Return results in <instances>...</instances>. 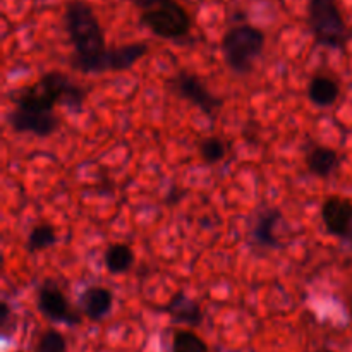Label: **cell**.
<instances>
[{
	"label": "cell",
	"mask_w": 352,
	"mask_h": 352,
	"mask_svg": "<svg viewBox=\"0 0 352 352\" xmlns=\"http://www.w3.org/2000/svg\"><path fill=\"white\" fill-rule=\"evenodd\" d=\"M12 100L17 107H30L47 112H55L57 105L79 112L85 107L86 89L76 85L64 72L50 71L33 85L17 89Z\"/></svg>",
	"instance_id": "6da1fadb"
},
{
	"label": "cell",
	"mask_w": 352,
	"mask_h": 352,
	"mask_svg": "<svg viewBox=\"0 0 352 352\" xmlns=\"http://www.w3.org/2000/svg\"><path fill=\"white\" fill-rule=\"evenodd\" d=\"M64 28L74 54L71 62H81L105 54V33L98 16L86 0H69L64 7Z\"/></svg>",
	"instance_id": "7a4b0ae2"
},
{
	"label": "cell",
	"mask_w": 352,
	"mask_h": 352,
	"mask_svg": "<svg viewBox=\"0 0 352 352\" xmlns=\"http://www.w3.org/2000/svg\"><path fill=\"white\" fill-rule=\"evenodd\" d=\"M267 36L253 24H237L229 28L220 40L223 60L234 74L246 76L253 71L254 62L263 54Z\"/></svg>",
	"instance_id": "3957f363"
},
{
	"label": "cell",
	"mask_w": 352,
	"mask_h": 352,
	"mask_svg": "<svg viewBox=\"0 0 352 352\" xmlns=\"http://www.w3.org/2000/svg\"><path fill=\"white\" fill-rule=\"evenodd\" d=\"M306 23L316 45L344 50L352 38L339 7V0H308Z\"/></svg>",
	"instance_id": "277c9868"
},
{
	"label": "cell",
	"mask_w": 352,
	"mask_h": 352,
	"mask_svg": "<svg viewBox=\"0 0 352 352\" xmlns=\"http://www.w3.org/2000/svg\"><path fill=\"white\" fill-rule=\"evenodd\" d=\"M140 21L155 36L164 40H181L192 30L191 12L177 0L143 10Z\"/></svg>",
	"instance_id": "5b68a950"
},
{
	"label": "cell",
	"mask_w": 352,
	"mask_h": 352,
	"mask_svg": "<svg viewBox=\"0 0 352 352\" xmlns=\"http://www.w3.org/2000/svg\"><path fill=\"white\" fill-rule=\"evenodd\" d=\"M150 47L143 41H134V43L119 45V47L107 48L105 54L98 55L95 58L81 62H71L72 69L82 74H102V72H120L127 71L138 64V60L148 54Z\"/></svg>",
	"instance_id": "8992f818"
},
{
	"label": "cell",
	"mask_w": 352,
	"mask_h": 352,
	"mask_svg": "<svg viewBox=\"0 0 352 352\" xmlns=\"http://www.w3.org/2000/svg\"><path fill=\"white\" fill-rule=\"evenodd\" d=\"M172 91L181 98L188 100L195 107H198L205 116L215 117V113L222 109V100L210 91L208 85L191 71H179L168 81Z\"/></svg>",
	"instance_id": "52a82bcc"
},
{
	"label": "cell",
	"mask_w": 352,
	"mask_h": 352,
	"mask_svg": "<svg viewBox=\"0 0 352 352\" xmlns=\"http://www.w3.org/2000/svg\"><path fill=\"white\" fill-rule=\"evenodd\" d=\"M60 117L55 112L30 109V107H14L9 113V126L17 134H34L47 138L60 127Z\"/></svg>",
	"instance_id": "ba28073f"
},
{
	"label": "cell",
	"mask_w": 352,
	"mask_h": 352,
	"mask_svg": "<svg viewBox=\"0 0 352 352\" xmlns=\"http://www.w3.org/2000/svg\"><path fill=\"white\" fill-rule=\"evenodd\" d=\"M36 306L41 315L47 316L48 320L57 323H65V325H79L81 323V315L69 305L64 292L57 287V284L47 280L38 289Z\"/></svg>",
	"instance_id": "9c48e42d"
},
{
	"label": "cell",
	"mask_w": 352,
	"mask_h": 352,
	"mask_svg": "<svg viewBox=\"0 0 352 352\" xmlns=\"http://www.w3.org/2000/svg\"><path fill=\"white\" fill-rule=\"evenodd\" d=\"M282 219H284V215L277 206H263V208L258 210L251 220L250 232H248L251 244L263 248V250L280 248V241H278L275 230H277V226Z\"/></svg>",
	"instance_id": "30bf717a"
},
{
	"label": "cell",
	"mask_w": 352,
	"mask_h": 352,
	"mask_svg": "<svg viewBox=\"0 0 352 352\" xmlns=\"http://www.w3.org/2000/svg\"><path fill=\"white\" fill-rule=\"evenodd\" d=\"M322 220L327 232L346 239L352 226V201L346 196L332 195L322 205Z\"/></svg>",
	"instance_id": "8fae6325"
},
{
	"label": "cell",
	"mask_w": 352,
	"mask_h": 352,
	"mask_svg": "<svg viewBox=\"0 0 352 352\" xmlns=\"http://www.w3.org/2000/svg\"><path fill=\"white\" fill-rule=\"evenodd\" d=\"M164 311L170 316V320L179 325H188L191 329L199 327L203 322V309L196 299L186 294L184 291H177L167 302Z\"/></svg>",
	"instance_id": "7c38bea8"
},
{
	"label": "cell",
	"mask_w": 352,
	"mask_h": 352,
	"mask_svg": "<svg viewBox=\"0 0 352 352\" xmlns=\"http://www.w3.org/2000/svg\"><path fill=\"white\" fill-rule=\"evenodd\" d=\"M79 305H81L82 311L89 320L100 322L112 311L113 296L103 285H89L82 291L81 298H79Z\"/></svg>",
	"instance_id": "4fadbf2b"
},
{
	"label": "cell",
	"mask_w": 352,
	"mask_h": 352,
	"mask_svg": "<svg viewBox=\"0 0 352 352\" xmlns=\"http://www.w3.org/2000/svg\"><path fill=\"white\" fill-rule=\"evenodd\" d=\"M305 164L309 174L316 177L327 179L333 175V172L340 165V155L333 148L323 146V144H313L311 148L306 150Z\"/></svg>",
	"instance_id": "5bb4252c"
},
{
	"label": "cell",
	"mask_w": 352,
	"mask_h": 352,
	"mask_svg": "<svg viewBox=\"0 0 352 352\" xmlns=\"http://www.w3.org/2000/svg\"><path fill=\"white\" fill-rule=\"evenodd\" d=\"M308 96L313 105L320 107V109H329L339 100L340 86L332 76L318 72V74L309 79Z\"/></svg>",
	"instance_id": "9a60e30c"
},
{
	"label": "cell",
	"mask_w": 352,
	"mask_h": 352,
	"mask_svg": "<svg viewBox=\"0 0 352 352\" xmlns=\"http://www.w3.org/2000/svg\"><path fill=\"white\" fill-rule=\"evenodd\" d=\"M105 268L112 275H120L129 270L134 263V251L126 243H112L107 246L103 254Z\"/></svg>",
	"instance_id": "2e32d148"
},
{
	"label": "cell",
	"mask_w": 352,
	"mask_h": 352,
	"mask_svg": "<svg viewBox=\"0 0 352 352\" xmlns=\"http://www.w3.org/2000/svg\"><path fill=\"white\" fill-rule=\"evenodd\" d=\"M57 243V232L55 227L50 223H38L31 229L30 236H28L26 250L30 253H40V251L48 250Z\"/></svg>",
	"instance_id": "e0dca14e"
},
{
	"label": "cell",
	"mask_w": 352,
	"mask_h": 352,
	"mask_svg": "<svg viewBox=\"0 0 352 352\" xmlns=\"http://www.w3.org/2000/svg\"><path fill=\"white\" fill-rule=\"evenodd\" d=\"M199 157L205 164L215 165L222 162L227 155V144L219 136H206L199 141Z\"/></svg>",
	"instance_id": "ac0fdd59"
},
{
	"label": "cell",
	"mask_w": 352,
	"mask_h": 352,
	"mask_svg": "<svg viewBox=\"0 0 352 352\" xmlns=\"http://www.w3.org/2000/svg\"><path fill=\"white\" fill-rule=\"evenodd\" d=\"M172 352H208V346L192 330H177L172 339Z\"/></svg>",
	"instance_id": "d6986e66"
},
{
	"label": "cell",
	"mask_w": 352,
	"mask_h": 352,
	"mask_svg": "<svg viewBox=\"0 0 352 352\" xmlns=\"http://www.w3.org/2000/svg\"><path fill=\"white\" fill-rule=\"evenodd\" d=\"M36 352H67L65 337L55 329L45 330L38 339Z\"/></svg>",
	"instance_id": "ffe728a7"
},
{
	"label": "cell",
	"mask_w": 352,
	"mask_h": 352,
	"mask_svg": "<svg viewBox=\"0 0 352 352\" xmlns=\"http://www.w3.org/2000/svg\"><path fill=\"white\" fill-rule=\"evenodd\" d=\"M127 2H131L136 9H140L143 12V10L153 9V7L162 6L165 2H172V0H127Z\"/></svg>",
	"instance_id": "44dd1931"
},
{
	"label": "cell",
	"mask_w": 352,
	"mask_h": 352,
	"mask_svg": "<svg viewBox=\"0 0 352 352\" xmlns=\"http://www.w3.org/2000/svg\"><path fill=\"white\" fill-rule=\"evenodd\" d=\"M10 315H12V311H10L9 302L7 301L0 302V329L2 330L7 329V323H9Z\"/></svg>",
	"instance_id": "7402d4cb"
},
{
	"label": "cell",
	"mask_w": 352,
	"mask_h": 352,
	"mask_svg": "<svg viewBox=\"0 0 352 352\" xmlns=\"http://www.w3.org/2000/svg\"><path fill=\"white\" fill-rule=\"evenodd\" d=\"M346 241H347V243L351 244V248H352V226H351L349 232H347V237H346Z\"/></svg>",
	"instance_id": "603a6c76"
},
{
	"label": "cell",
	"mask_w": 352,
	"mask_h": 352,
	"mask_svg": "<svg viewBox=\"0 0 352 352\" xmlns=\"http://www.w3.org/2000/svg\"><path fill=\"white\" fill-rule=\"evenodd\" d=\"M347 308H349L351 318H352V292H351V296H349V301H347Z\"/></svg>",
	"instance_id": "cb8c5ba5"
},
{
	"label": "cell",
	"mask_w": 352,
	"mask_h": 352,
	"mask_svg": "<svg viewBox=\"0 0 352 352\" xmlns=\"http://www.w3.org/2000/svg\"><path fill=\"white\" fill-rule=\"evenodd\" d=\"M318 352H333V351H330V349H322V351H318Z\"/></svg>",
	"instance_id": "d4e9b609"
}]
</instances>
